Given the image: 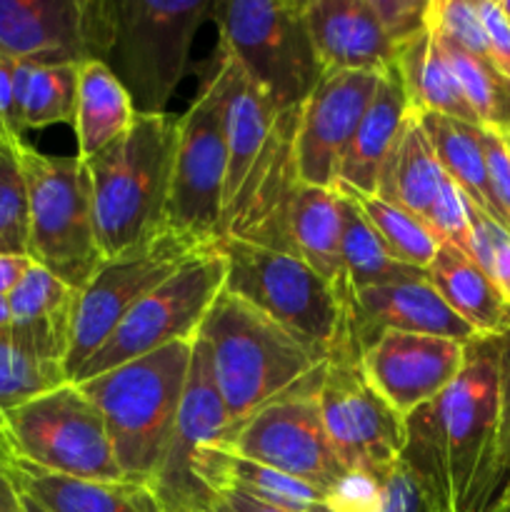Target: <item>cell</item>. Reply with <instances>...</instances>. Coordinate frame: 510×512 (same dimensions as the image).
I'll return each mask as SVG.
<instances>
[{"instance_id": "6da1fadb", "label": "cell", "mask_w": 510, "mask_h": 512, "mask_svg": "<svg viewBox=\"0 0 510 512\" xmlns=\"http://www.w3.org/2000/svg\"><path fill=\"white\" fill-rule=\"evenodd\" d=\"M498 360L500 338L473 340L458 380L405 418L400 460L413 470L438 512H485L503 493Z\"/></svg>"}, {"instance_id": "7a4b0ae2", "label": "cell", "mask_w": 510, "mask_h": 512, "mask_svg": "<svg viewBox=\"0 0 510 512\" xmlns=\"http://www.w3.org/2000/svg\"><path fill=\"white\" fill-rule=\"evenodd\" d=\"M195 338L208 348L228 430L268 405L318 395L330 353L230 290H220ZM223 435V438H225Z\"/></svg>"}, {"instance_id": "3957f363", "label": "cell", "mask_w": 510, "mask_h": 512, "mask_svg": "<svg viewBox=\"0 0 510 512\" xmlns=\"http://www.w3.org/2000/svg\"><path fill=\"white\" fill-rule=\"evenodd\" d=\"M180 115H135L115 143L80 158L93 185L95 233L110 260L168 228L170 180Z\"/></svg>"}, {"instance_id": "277c9868", "label": "cell", "mask_w": 510, "mask_h": 512, "mask_svg": "<svg viewBox=\"0 0 510 512\" xmlns=\"http://www.w3.org/2000/svg\"><path fill=\"white\" fill-rule=\"evenodd\" d=\"M193 340H178L155 353L85 380V395L98 405L125 480L148 483L168 450L188 378Z\"/></svg>"}, {"instance_id": "5b68a950", "label": "cell", "mask_w": 510, "mask_h": 512, "mask_svg": "<svg viewBox=\"0 0 510 512\" xmlns=\"http://www.w3.org/2000/svg\"><path fill=\"white\" fill-rule=\"evenodd\" d=\"M218 0H110L100 63L120 80L135 115H160L188 70L190 48Z\"/></svg>"}, {"instance_id": "8992f818", "label": "cell", "mask_w": 510, "mask_h": 512, "mask_svg": "<svg viewBox=\"0 0 510 512\" xmlns=\"http://www.w3.org/2000/svg\"><path fill=\"white\" fill-rule=\"evenodd\" d=\"M13 155L28 190V258L80 293L105 263L88 168L78 155H45L28 143Z\"/></svg>"}, {"instance_id": "52a82bcc", "label": "cell", "mask_w": 510, "mask_h": 512, "mask_svg": "<svg viewBox=\"0 0 510 512\" xmlns=\"http://www.w3.org/2000/svg\"><path fill=\"white\" fill-rule=\"evenodd\" d=\"M213 18L220 48L268 95L275 113L300 108L310 98L323 65L305 20V0H218Z\"/></svg>"}, {"instance_id": "ba28073f", "label": "cell", "mask_w": 510, "mask_h": 512, "mask_svg": "<svg viewBox=\"0 0 510 512\" xmlns=\"http://www.w3.org/2000/svg\"><path fill=\"white\" fill-rule=\"evenodd\" d=\"M0 438L10 455L80 480H125L98 405L63 383L0 410Z\"/></svg>"}, {"instance_id": "9c48e42d", "label": "cell", "mask_w": 510, "mask_h": 512, "mask_svg": "<svg viewBox=\"0 0 510 512\" xmlns=\"http://www.w3.org/2000/svg\"><path fill=\"white\" fill-rule=\"evenodd\" d=\"M238 63L218 48V63L203 80L198 98L178 120L173 180L165 223L180 233L203 240H218L223 218L225 170H228V118L230 88Z\"/></svg>"}, {"instance_id": "30bf717a", "label": "cell", "mask_w": 510, "mask_h": 512, "mask_svg": "<svg viewBox=\"0 0 510 512\" xmlns=\"http://www.w3.org/2000/svg\"><path fill=\"white\" fill-rule=\"evenodd\" d=\"M228 275L225 290L240 295L323 350H333L348 325V300L298 255L243 240H218Z\"/></svg>"}, {"instance_id": "8fae6325", "label": "cell", "mask_w": 510, "mask_h": 512, "mask_svg": "<svg viewBox=\"0 0 510 512\" xmlns=\"http://www.w3.org/2000/svg\"><path fill=\"white\" fill-rule=\"evenodd\" d=\"M218 240H203L180 230L165 228L145 243L115 255L100 265L88 285L78 293L70 333L68 355H65V378L73 380L85 360L110 338L120 320L140 303L148 293L173 273H178L188 260L213 248Z\"/></svg>"}, {"instance_id": "7c38bea8", "label": "cell", "mask_w": 510, "mask_h": 512, "mask_svg": "<svg viewBox=\"0 0 510 512\" xmlns=\"http://www.w3.org/2000/svg\"><path fill=\"white\" fill-rule=\"evenodd\" d=\"M225 275L228 265L215 243L145 295L68 383H85L170 343L195 340L210 305L225 288Z\"/></svg>"}, {"instance_id": "4fadbf2b", "label": "cell", "mask_w": 510, "mask_h": 512, "mask_svg": "<svg viewBox=\"0 0 510 512\" xmlns=\"http://www.w3.org/2000/svg\"><path fill=\"white\" fill-rule=\"evenodd\" d=\"M318 403L345 470H363L380 478L398 463L405 450V418L368 383L360 368V350L350 340H340L330 350Z\"/></svg>"}, {"instance_id": "5bb4252c", "label": "cell", "mask_w": 510, "mask_h": 512, "mask_svg": "<svg viewBox=\"0 0 510 512\" xmlns=\"http://www.w3.org/2000/svg\"><path fill=\"white\" fill-rule=\"evenodd\" d=\"M300 108L278 113L238 195L225 205L218 240H243V243L295 255L290 215L303 185L295 160Z\"/></svg>"}, {"instance_id": "9a60e30c", "label": "cell", "mask_w": 510, "mask_h": 512, "mask_svg": "<svg viewBox=\"0 0 510 512\" xmlns=\"http://www.w3.org/2000/svg\"><path fill=\"white\" fill-rule=\"evenodd\" d=\"M218 445L303 480L323 495L345 473L325 430L318 395L268 405L230 430Z\"/></svg>"}, {"instance_id": "2e32d148", "label": "cell", "mask_w": 510, "mask_h": 512, "mask_svg": "<svg viewBox=\"0 0 510 512\" xmlns=\"http://www.w3.org/2000/svg\"><path fill=\"white\" fill-rule=\"evenodd\" d=\"M110 0H0V53L15 63L103 60Z\"/></svg>"}, {"instance_id": "e0dca14e", "label": "cell", "mask_w": 510, "mask_h": 512, "mask_svg": "<svg viewBox=\"0 0 510 512\" xmlns=\"http://www.w3.org/2000/svg\"><path fill=\"white\" fill-rule=\"evenodd\" d=\"M225 430L228 415L210 370L208 348L203 340L195 338L173 435L158 473L150 480V488L165 512H198L210 503V495L195 483L193 463L200 448L223 440Z\"/></svg>"}, {"instance_id": "ac0fdd59", "label": "cell", "mask_w": 510, "mask_h": 512, "mask_svg": "<svg viewBox=\"0 0 510 512\" xmlns=\"http://www.w3.org/2000/svg\"><path fill=\"white\" fill-rule=\"evenodd\" d=\"M380 73L340 70L325 73L300 108L295 160L305 185L338 188L345 150L368 110Z\"/></svg>"}, {"instance_id": "d6986e66", "label": "cell", "mask_w": 510, "mask_h": 512, "mask_svg": "<svg viewBox=\"0 0 510 512\" xmlns=\"http://www.w3.org/2000/svg\"><path fill=\"white\" fill-rule=\"evenodd\" d=\"M465 355L468 345L455 340L388 330L363 348L360 368L380 398L408 418L458 380Z\"/></svg>"}, {"instance_id": "ffe728a7", "label": "cell", "mask_w": 510, "mask_h": 512, "mask_svg": "<svg viewBox=\"0 0 510 512\" xmlns=\"http://www.w3.org/2000/svg\"><path fill=\"white\" fill-rule=\"evenodd\" d=\"M348 325L360 353L388 330L435 335L463 345L478 340L475 330L445 305L425 278L353 290L348 295Z\"/></svg>"}, {"instance_id": "44dd1931", "label": "cell", "mask_w": 510, "mask_h": 512, "mask_svg": "<svg viewBox=\"0 0 510 512\" xmlns=\"http://www.w3.org/2000/svg\"><path fill=\"white\" fill-rule=\"evenodd\" d=\"M305 20L325 73H388L395 48L370 0H305Z\"/></svg>"}, {"instance_id": "7402d4cb", "label": "cell", "mask_w": 510, "mask_h": 512, "mask_svg": "<svg viewBox=\"0 0 510 512\" xmlns=\"http://www.w3.org/2000/svg\"><path fill=\"white\" fill-rule=\"evenodd\" d=\"M5 468L18 493L38 503L45 512H165L148 483L68 478L25 463L10 455L8 448Z\"/></svg>"}, {"instance_id": "603a6c76", "label": "cell", "mask_w": 510, "mask_h": 512, "mask_svg": "<svg viewBox=\"0 0 510 512\" xmlns=\"http://www.w3.org/2000/svg\"><path fill=\"white\" fill-rule=\"evenodd\" d=\"M75 303L78 290L33 263L8 295L15 343L43 363L63 365L73 333Z\"/></svg>"}, {"instance_id": "cb8c5ba5", "label": "cell", "mask_w": 510, "mask_h": 512, "mask_svg": "<svg viewBox=\"0 0 510 512\" xmlns=\"http://www.w3.org/2000/svg\"><path fill=\"white\" fill-rule=\"evenodd\" d=\"M408 115L410 108L405 100L403 83L393 65L380 78L378 90H375L373 100L345 150L338 180L340 190H348L353 195H375L380 170H383L385 158L398 140Z\"/></svg>"}, {"instance_id": "d4e9b609", "label": "cell", "mask_w": 510, "mask_h": 512, "mask_svg": "<svg viewBox=\"0 0 510 512\" xmlns=\"http://www.w3.org/2000/svg\"><path fill=\"white\" fill-rule=\"evenodd\" d=\"M193 478L208 495L230 490V493H240L245 498L288 512H308L313 505L323 503V493L313 485L288 478L268 465L230 453L220 445L198 450Z\"/></svg>"}, {"instance_id": "484cf974", "label": "cell", "mask_w": 510, "mask_h": 512, "mask_svg": "<svg viewBox=\"0 0 510 512\" xmlns=\"http://www.w3.org/2000/svg\"><path fill=\"white\" fill-rule=\"evenodd\" d=\"M425 280L478 338H503L510 330V303L493 280L455 245L440 243Z\"/></svg>"}, {"instance_id": "4316f807", "label": "cell", "mask_w": 510, "mask_h": 512, "mask_svg": "<svg viewBox=\"0 0 510 512\" xmlns=\"http://www.w3.org/2000/svg\"><path fill=\"white\" fill-rule=\"evenodd\" d=\"M410 113H438L478 125L453 70L445 63L433 30L425 28L395 48L393 58ZM480 128V125H478Z\"/></svg>"}, {"instance_id": "83f0119b", "label": "cell", "mask_w": 510, "mask_h": 512, "mask_svg": "<svg viewBox=\"0 0 510 512\" xmlns=\"http://www.w3.org/2000/svg\"><path fill=\"white\" fill-rule=\"evenodd\" d=\"M293 248L303 263H308L320 278L328 280L343 300L350 290L343 275V210H340L338 188H315L300 185L290 215Z\"/></svg>"}, {"instance_id": "f1b7e54d", "label": "cell", "mask_w": 510, "mask_h": 512, "mask_svg": "<svg viewBox=\"0 0 510 512\" xmlns=\"http://www.w3.org/2000/svg\"><path fill=\"white\" fill-rule=\"evenodd\" d=\"M443 180L445 173L435 158L433 145L420 125L418 115L410 113L385 158L383 170H380L375 198L398 205L423 220Z\"/></svg>"}, {"instance_id": "f546056e", "label": "cell", "mask_w": 510, "mask_h": 512, "mask_svg": "<svg viewBox=\"0 0 510 512\" xmlns=\"http://www.w3.org/2000/svg\"><path fill=\"white\" fill-rule=\"evenodd\" d=\"M135 123L130 95L110 68L100 60L80 63L78 108H75V138L78 158H90L125 135Z\"/></svg>"}, {"instance_id": "4dcf8cb0", "label": "cell", "mask_w": 510, "mask_h": 512, "mask_svg": "<svg viewBox=\"0 0 510 512\" xmlns=\"http://www.w3.org/2000/svg\"><path fill=\"white\" fill-rule=\"evenodd\" d=\"M238 63V60H235ZM275 108L270 105L268 95L243 73L238 65L233 88L228 100V118H225V143H228V170H225V193L223 210L230 200L238 195L245 175L250 173L258 160L270 128H273Z\"/></svg>"}, {"instance_id": "1f68e13d", "label": "cell", "mask_w": 510, "mask_h": 512, "mask_svg": "<svg viewBox=\"0 0 510 512\" xmlns=\"http://www.w3.org/2000/svg\"><path fill=\"white\" fill-rule=\"evenodd\" d=\"M418 120L428 135L430 145H433V153L443 173L458 185L460 193L475 208L495 220L483 150V128L438 113H418Z\"/></svg>"}, {"instance_id": "d6a6232c", "label": "cell", "mask_w": 510, "mask_h": 512, "mask_svg": "<svg viewBox=\"0 0 510 512\" xmlns=\"http://www.w3.org/2000/svg\"><path fill=\"white\" fill-rule=\"evenodd\" d=\"M340 193V210H343V243H340V253H343V275L348 290H363V288H380V285H395L405 283V280H420L425 278L423 270L403 265L395 260L385 248L383 238L358 200L350 198L348 193Z\"/></svg>"}, {"instance_id": "836d02e7", "label": "cell", "mask_w": 510, "mask_h": 512, "mask_svg": "<svg viewBox=\"0 0 510 512\" xmlns=\"http://www.w3.org/2000/svg\"><path fill=\"white\" fill-rule=\"evenodd\" d=\"M78 70V63L15 65V105L23 133L75 123Z\"/></svg>"}, {"instance_id": "e575fe53", "label": "cell", "mask_w": 510, "mask_h": 512, "mask_svg": "<svg viewBox=\"0 0 510 512\" xmlns=\"http://www.w3.org/2000/svg\"><path fill=\"white\" fill-rule=\"evenodd\" d=\"M435 40H438L440 53H443L448 68L453 70L455 80H458L470 110H473L475 118H478L480 128L493 130V133L498 135L508 133L510 130V83L508 80L495 70L493 63H485V60L455 48L453 43L438 38V35H435Z\"/></svg>"}, {"instance_id": "d590c367", "label": "cell", "mask_w": 510, "mask_h": 512, "mask_svg": "<svg viewBox=\"0 0 510 512\" xmlns=\"http://www.w3.org/2000/svg\"><path fill=\"white\" fill-rule=\"evenodd\" d=\"M343 193H348V190H343ZM348 195L358 200L363 213L368 215L373 228L383 238L388 253L403 265H410V268H418L425 273V268L433 263L435 253L440 248V238L425 225V220L398 208V205L385 203L375 195Z\"/></svg>"}, {"instance_id": "8d00e7d4", "label": "cell", "mask_w": 510, "mask_h": 512, "mask_svg": "<svg viewBox=\"0 0 510 512\" xmlns=\"http://www.w3.org/2000/svg\"><path fill=\"white\" fill-rule=\"evenodd\" d=\"M63 383H68L63 365L33 358L15 343L10 330L0 333V410Z\"/></svg>"}, {"instance_id": "74e56055", "label": "cell", "mask_w": 510, "mask_h": 512, "mask_svg": "<svg viewBox=\"0 0 510 512\" xmlns=\"http://www.w3.org/2000/svg\"><path fill=\"white\" fill-rule=\"evenodd\" d=\"M428 28L438 38L453 43L455 48L465 50V53L485 60V63H493L488 35H485L475 0H430Z\"/></svg>"}, {"instance_id": "f35d334b", "label": "cell", "mask_w": 510, "mask_h": 512, "mask_svg": "<svg viewBox=\"0 0 510 512\" xmlns=\"http://www.w3.org/2000/svg\"><path fill=\"white\" fill-rule=\"evenodd\" d=\"M0 255H28V190L13 153L0 150Z\"/></svg>"}, {"instance_id": "ab89813d", "label": "cell", "mask_w": 510, "mask_h": 512, "mask_svg": "<svg viewBox=\"0 0 510 512\" xmlns=\"http://www.w3.org/2000/svg\"><path fill=\"white\" fill-rule=\"evenodd\" d=\"M470 215V248L468 258L488 275L510 303V233L495 223L490 215L475 208L468 200Z\"/></svg>"}, {"instance_id": "60d3db41", "label": "cell", "mask_w": 510, "mask_h": 512, "mask_svg": "<svg viewBox=\"0 0 510 512\" xmlns=\"http://www.w3.org/2000/svg\"><path fill=\"white\" fill-rule=\"evenodd\" d=\"M425 225L440 238V243H450L468 255L470 248V215H468V198L460 193L458 185L445 175L428 215Z\"/></svg>"}, {"instance_id": "b9f144b4", "label": "cell", "mask_w": 510, "mask_h": 512, "mask_svg": "<svg viewBox=\"0 0 510 512\" xmlns=\"http://www.w3.org/2000/svg\"><path fill=\"white\" fill-rule=\"evenodd\" d=\"M380 512H438L413 470L398 460L380 475Z\"/></svg>"}, {"instance_id": "7bdbcfd3", "label": "cell", "mask_w": 510, "mask_h": 512, "mask_svg": "<svg viewBox=\"0 0 510 512\" xmlns=\"http://www.w3.org/2000/svg\"><path fill=\"white\" fill-rule=\"evenodd\" d=\"M328 512H380V480L363 470H345L323 495Z\"/></svg>"}, {"instance_id": "ee69618b", "label": "cell", "mask_w": 510, "mask_h": 512, "mask_svg": "<svg viewBox=\"0 0 510 512\" xmlns=\"http://www.w3.org/2000/svg\"><path fill=\"white\" fill-rule=\"evenodd\" d=\"M370 3L393 48L428 28L430 0H370Z\"/></svg>"}, {"instance_id": "f6af8a7d", "label": "cell", "mask_w": 510, "mask_h": 512, "mask_svg": "<svg viewBox=\"0 0 510 512\" xmlns=\"http://www.w3.org/2000/svg\"><path fill=\"white\" fill-rule=\"evenodd\" d=\"M483 150L495 220L510 233V155L503 138L493 130H483Z\"/></svg>"}, {"instance_id": "bcb514c9", "label": "cell", "mask_w": 510, "mask_h": 512, "mask_svg": "<svg viewBox=\"0 0 510 512\" xmlns=\"http://www.w3.org/2000/svg\"><path fill=\"white\" fill-rule=\"evenodd\" d=\"M498 468L503 490L510 488V330L500 338L498 360Z\"/></svg>"}, {"instance_id": "7dc6e473", "label": "cell", "mask_w": 510, "mask_h": 512, "mask_svg": "<svg viewBox=\"0 0 510 512\" xmlns=\"http://www.w3.org/2000/svg\"><path fill=\"white\" fill-rule=\"evenodd\" d=\"M15 60L0 53V150L15 153L23 140L18 105H15Z\"/></svg>"}, {"instance_id": "c3c4849f", "label": "cell", "mask_w": 510, "mask_h": 512, "mask_svg": "<svg viewBox=\"0 0 510 512\" xmlns=\"http://www.w3.org/2000/svg\"><path fill=\"white\" fill-rule=\"evenodd\" d=\"M475 8L488 35L495 70L510 83V20L503 15L498 0H475Z\"/></svg>"}, {"instance_id": "681fc988", "label": "cell", "mask_w": 510, "mask_h": 512, "mask_svg": "<svg viewBox=\"0 0 510 512\" xmlns=\"http://www.w3.org/2000/svg\"><path fill=\"white\" fill-rule=\"evenodd\" d=\"M208 505L215 512H288V510L273 508V505L258 503V500H253V498H245V495H240V493H230V490L210 495Z\"/></svg>"}, {"instance_id": "f907efd6", "label": "cell", "mask_w": 510, "mask_h": 512, "mask_svg": "<svg viewBox=\"0 0 510 512\" xmlns=\"http://www.w3.org/2000/svg\"><path fill=\"white\" fill-rule=\"evenodd\" d=\"M33 260L28 255H0V298H8L15 285L20 283Z\"/></svg>"}, {"instance_id": "816d5d0a", "label": "cell", "mask_w": 510, "mask_h": 512, "mask_svg": "<svg viewBox=\"0 0 510 512\" xmlns=\"http://www.w3.org/2000/svg\"><path fill=\"white\" fill-rule=\"evenodd\" d=\"M0 512H25L23 498H20L18 488H15L13 478H10L8 468H5L3 440H0Z\"/></svg>"}, {"instance_id": "f5cc1de1", "label": "cell", "mask_w": 510, "mask_h": 512, "mask_svg": "<svg viewBox=\"0 0 510 512\" xmlns=\"http://www.w3.org/2000/svg\"><path fill=\"white\" fill-rule=\"evenodd\" d=\"M485 512H510V488H505L503 493H500L498 498L488 505V510Z\"/></svg>"}, {"instance_id": "db71d44e", "label": "cell", "mask_w": 510, "mask_h": 512, "mask_svg": "<svg viewBox=\"0 0 510 512\" xmlns=\"http://www.w3.org/2000/svg\"><path fill=\"white\" fill-rule=\"evenodd\" d=\"M10 330V305L8 298H0V333Z\"/></svg>"}, {"instance_id": "11a10c76", "label": "cell", "mask_w": 510, "mask_h": 512, "mask_svg": "<svg viewBox=\"0 0 510 512\" xmlns=\"http://www.w3.org/2000/svg\"><path fill=\"white\" fill-rule=\"evenodd\" d=\"M20 498H23V510H25V512H45L43 508H40L38 503H33V500L25 498V495H20Z\"/></svg>"}, {"instance_id": "9f6ffc18", "label": "cell", "mask_w": 510, "mask_h": 512, "mask_svg": "<svg viewBox=\"0 0 510 512\" xmlns=\"http://www.w3.org/2000/svg\"><path fill=\"white\" fill-rule=\"evenodd\" d=\"M498 5H500V10H503L505 18L510 20V0H498Z\"/></svg>"}, {"instance_id": "6f0895ef", "label": "cell", "mask_w": 510, "mask_h": 512, "mask_svg": "<svg viewBox=\"0 0 510 512\" xmlns=\"http://www.w3.org/2000/svg\"><path fill=\"white\" fill-rule=\"evenodd\" d=\"M500 138H503V143H505V150H508V155H510V130H508V133H503V135H500Z\"/></svg>"}, {"instance_id": "680465c9", "label": "cell", "mask_w": 510, "mask_h": 512, "mask_svg": "<svg viewBox=\"0 0 510 512\" xmlns=\"http://www.w3.org/2000/svg\"><path fill=\"white\" fill-rule=\"evenodd\" d=\"M308 512H328V510H325V505L320 503V505H313V508H310Z\"/></svg>"}, {"instance_id": "91938a15", "label": "cell", "mask_w": 510, "mask_h": 512, "mask_svg": "<svg viewBox=\"0 0 510 512\" xmlns=\"http://www.w3.org/2000/svg\"><path fill=\"white\" fill-rule=\"evenodd\" d=\"M198 512H215V510L210 508V505H205V508H203V510H198Z\"/></svg>"}]
</instances>
